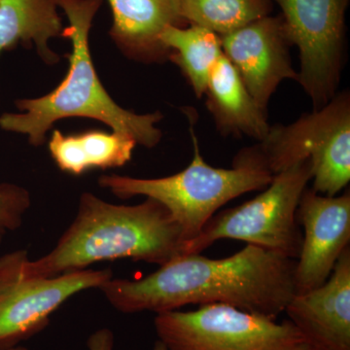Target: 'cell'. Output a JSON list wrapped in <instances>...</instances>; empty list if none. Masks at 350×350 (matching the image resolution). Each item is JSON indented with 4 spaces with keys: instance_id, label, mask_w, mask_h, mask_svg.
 Instances as JSON below:
<instances>
[{
    "instance_id": "obj_13",
    "label": "cell",
    "mask_w": 350,
    "mask_h": 350,
    "mask_svg": "<svg viewBox=\"0 0 350 350\" xmlns=\"http://www.w3.org/2000/svg\"><path fill=\"white\" fill-rule=\"evenodd\" d=\"M113 14L110 36L124 52L142 61H160L170 52L161 42L169 25L186 27L179 0H108Z\"/></svg>"
},
{
    "instance_id": "obj_12",
    "label": "cell",
    "mask_w": 350,
    "mask_h": 350,
    "mask_svg": "<svg viewBox=\"0 0 350 350\" xmlns=\"http://www.w3.org/2000/svg\"><path fill=\"white\" fill-rule=\"evenodd\" d=\"M304 342L315 350H350V248L319 288L296 294L285 308Z\"/></svg>"
},
{
    "instance_id": "obj_11",
    "label": "cell",
    "mask_w": 350,
    "mask_h": 350,
    "mask_svg": "<svg viewBox=\"0 0 350 350\" xmlns=\"http://www.w3.org/2000/svg\"><path fill=\"white\" fill-rule=\"evenodd\" d=\"M220 38L223 55L264 111L280 83L298 79L282 15L266 16Z\"/></svg>"
},
{
    "instance_id": "obj_2",
    "label": "cell",
    "mask_w": 350,
    "mask_h": 350,
    "mask_svg": "<svg viewBox=\"0 0 350 350\" xmlns=\"http://www.w3.org/2000/svg\"><path fill=\"white\" fill-rule=\"evenodd\" d=\"M184 243L180 227L161 202L146 198L137 206H117L84 193L57 245L36 261L23 250L20 271L25 278H50L124 258L162 266L182 254Z\"/></svg>"
},
{
    "instance_id": "obj_18",
    "label": "cell",
    "mask_w": 350,
    "mask_h": 350,
    "mask_svg": "<svg viewBox=\"0 0 350 350\" xmlns=\"http://www.w3.org/2000/svg\"><path fill=\"white\" fill-rule=\"evenodd\" d=\"M273 9V0H179L186 24L199 25L219 36L271 15Z\"/></svg>"
},
{
    "instance_id": "obj_7",
    "label": "cell",
    "mask_w": 350,
    "mask_h": 350,
    "mask_svg": "<svg viewBox=\"0 0 350 350\" xmlns=\"http://www.w3.org/2000/svg\"><path fill=\"white\" fill-rule=\"evenodd\" d=\"M154 325L169 350H289L304 342L289 319L276 323L225 304L157 313Z\"/></svg>"
},
{
    "instance_id": "obj_22",
    "label": "cell",
    "mask_w": 350,
    "mask_h": 350,
    "mask_svg": "<svg viewBox=\"0 0 350 350\" xmlns=\"http://www.w3.org/2000/svg\"><path fill=\"white\" fill-rule=\"evenodd\" d=\"M152 350H169L167 349V347H165V345L163 344L162 342H161L160 340H157L155 342V345H154L153 349Z\"/></svg>"
},
{
    "instance_id": "obj_15",
    "label": "cell",
    "mask_w": 350,
    "mask_h": 350,
    "mask_svg": "<svg viewBox=\"0 0 350 350\" xmlns=\"http://www.w3.org/2000/svg\"><path fill=\"white\" fill-rule=\"evenodd\" d=\"M137 142L124 133L88 131L64 135L55 131L49 142L51 156L57 167L68 174L80 175L87 170L118 167L130 162Z\"/></svg>"
},
{
    "instance_id": "obj_9",
    "label": "cell",
    "mask_w": 350,
    "mask_h": 350,
    "mask_svg": "<svg viewBox=\"0 0 350 350\" xmlns=\"http://www.w3.org/2000/svg\"><path fill=\"white\" fill-rule=\"evenodd\" d=\"M23 250L0 258V350H9L49 325L50 317L73 295L100 288L111 269H81L50 278H25Z\"/></svg>"
},
{
    "instance_id": "obj_10",
    "label": "cell",
    "mask_w": 350,
    "mask_h": 350,
    "mask_svg": "<svg viewBox=\"0 0 350 350\" xmlns=\"http://www.w3.org/2000/svg\"><path fill=\"white\" fill-rule=\"evenodd\" d=\"M296 220L304 229L296 260L295 288L303 294L324 284L350 241V194L328 197L306 188Z\"/></svg>"
},
{
    "instance_id": "obj_5",
    "label": "cell",
    "mask_w": 350,
    "mask_h": 350,
    "mask_svg": "<svg viewBox=\"0 0 350 350\" xmlns=\"http://www.w3.org/2000/svg\"><path fill=\"white\" fill-rule=\"evenodd\" d=\"M190 131L194 157L178 174L153 179L103 175L98 180L100 187L109 189L120 199L144 196L161 202L180 227L185 243L200 234L220 207L245 193L264 190L273 177L260 170L211 167L200 154L192 126Z\"/></svg>"
},
{
    "instance_id": "obj_24",
    "label": "cell",
    "mask_w": 350,
    "mask_h": 350,
    "mask_svg": "<svg viewBox=\"0 0 350 350\" xmlns=\"http://www.w3.org/2000/svg\"><path fill=\"white\" fill-rule=\"evenodd\" d=\"M2 236H3V234H0V243H1V241H2Z\"/></svg>"
},
{
    "instance_id": "obj_8",
    "label": "cell",
    "mask_w": 350,
    "mask_h": 350,
    "mask_svg": "<svg viewBox=\"0 0 350 350\" xmlns=\"http://www.w3.org/2000/svg\"><path fill=\"white\" fill-rule=\"evenodd\" d=\"M282 9L285 33L300 53L298 79L314 109L337 94L349 0H273Z\"/></svg>"
},
{
    "instance_id": "obj_16",
    "label": "cell",
    "mask_w": 350,
    "mask_h": 350,
    "mask_svg": "<svg viewBox=\"0 0 350 350\" xmlns=\"http://www.w3.org/2000/svg\"><path fill=\"white\" fill-rule=\"evenodd\" d=\"M55 0H0V54L19 43H34L47 63H56L51 39L62 36L63 24Z\"/></svg>"
},
{
    "instance_id": "obj_17",
    "label": "cell",
    "mask_w": 350,
    "mask_h": 350,
    "mask_svg": "<svg viewBox=\"0 0 350 350\" xmlns=\"http://www.w3.org/2000/svg\"><path fill=\"white\" fill-rule=\"evenodd\" d=\"M161 42L169 51V59L180 68L197 98H202L211 71L223 56L220 36L199 25H169L161 34Z\"/></svg>"
},
{
    "instance_id": "obj_20",
    "label": "cell",
    "mask_w": 350,
    "mask_h": 350,
    "mask_svg": "<svg viewBox=\"0 0 350 350\" xmlns=\"http://www.w3.org/2000/svg\"><path fill=\"white\" fill-rule=\"evenodd\" d=\"M89 350H113L114 335L108 328L100 329L90 336L87 342Z\"/></svg>"
},
{
    "instance_id": "obj_1",
    "label": "cell",
    "mask_w": 350,
    "mask_h": 350,
    "mask_svg": "<svg viewBox=\"0 0 350 350\" xmlns=\"http://www.w3.org/2000/svg\"><path fill=\"white\" fill-rule=\"evenodd\" d=\"M295 269L296 260L247 244L223 259L176 255L144 278H111L98 289L123 313L225 304L275 320L296 295Z\"/></svg>"
},
{
    "instance_id": "obj_6",
    "label": "cell",
    "mask_w": 350,
    "mask_h": 350,
    "mask_svg": "<svg viewBox=\"0 0 350 350\" xmlns=\"http://www.w3.org/2000/svg\"><path fill=\"white\" fill-rule=\"evenodd\" d=\"M312 178L310 159L273 175L271 184L256 198L209 219L200 234L184 244L182 254H200L219 239H232L298 259L303 232L296 211Z\"/></svg>"
},
{
    "instance_id": "obj_21",
    "label": "cell",
    "mask_w": 350,
    "mask_h": 350,
    "mask_svg": "<svg viewBox=\"0 0 350 350\" xmlns=\"http://www.w3.org/2000/svg\"><path fill=\"white\" fill-rule=\"evenodd\" d=\"M289 350H315L313 347H310L308 344H306L305 342H300V344L295 345V347H292Z\"/></svg>"
},
{
    "instance_id": "obj_14",
    "label": "cell",
    "mask_w": 350,
    "mask_h": 350,
    "mask_svg": "<svg viewBox=\"0 0 350 350\" xmlns=\"http://www.w3.org/2000/svg\"><path fill=\"white\" fill-rule=\"evenodd\" d=\"M204 96L221 135H245L257 142L268 135L271 128L268 112L257 105L238 71L224 55L211 71Z\"/></svg>"
},
{
    "instance_id": "obj_4",
    "label": "cell",
    "mask_w": 350,
    "mask_h": 350,
    "mask_svg": "<svg viewBox=\"0 0 350 350\" xmlns=\"http://www.w3.org/2000/svg\"><path fill=\"white\" fill-rule=\"evenodd\" d=\"M310 159L312 190L335 197L350 181V94H337L326 105L289 125L271 126L261 142L234 156L232 167L273 175Z\"/></svg>"
},
{
    "instance_id": "obj_3",
    "label": "cell",
    "mask_w": 350,
    "mask_h": 350,
    "mask_svg": "<svg viewBox=\"0 0 350 350\" xmlns=\"http://www.w3.org/2000/svg\"><path fill=\"white\" fill-rule=\"evenodd\" d=\"M103 0H55L66 14L69 27L64 31L72 43L69 69L64 81L42 98L20 100L16 105L24 113H4L0 128L29 135L32 145H41L45 135L57 120L86 117L103 122L115 133L130 135L137 144L153 148L162 133L156 124L160 112L138 115L123 109L110 98L96 75L90 53L92 23Z\"/></svg>"
},
{
    "instance_id": "obj_19",
    "label": "cell",
    "mask_w": 350,
    "mask_h": 350,
    "mask_svg": "<svg viewBox=\"0 0 350 350\" xmlns=\"http://www.w3.org/2000/svg\"><path fill=\"white\" fill-rule=\"evenodd\" d=\"M31 202V196L25 188L15 184H0V234L21 227Z\"/></svg>"
},
{
    "instance_id": "obj_23",
    "label": "cell",
    "mask_w": 350,
    "mask_h": 350,
    "mask_svg": "<svg viewBox=\"0 0 350 350\" xmlns=\"http://www.w3.org/2000/svg\"><path fill=\"white\" fill-rule=\"evenodd\" d=\"M9 350H29V349H25V347H19V345H18V347H13V349H11Z\"/></svg>"
}]
</instances>
